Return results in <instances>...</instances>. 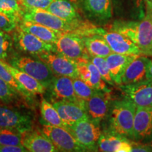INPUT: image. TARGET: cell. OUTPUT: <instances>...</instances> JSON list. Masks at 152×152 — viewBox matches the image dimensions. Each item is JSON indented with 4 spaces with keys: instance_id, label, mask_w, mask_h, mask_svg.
<instances>
[{
    "instance_id": "1",
    "label": "cell",
    "mask_w": 152,
    "mask_h": 152,
    "mask_svg": "<svg viewBox=\"0 0 152 152\" xmlns=\"http://www.w3.org/2000/svg\"><path fill=\"white\" fill-rule=\"evenodd\" d=\"M112 30L130 38L144 56H152V18L147 14L140 22H116Z\"/></svg>"
},
{
    "instance_id": "2",
    "label": "cell",
    "mask_w": 152,
    "mask_h": 152,
    "mask_svg": "<svg viewBox=\"0 0 152 152\" xmlns=\"http://www.w3.org/2000/svg\"><path fill=\"white\" fill-rule=\"evenodd\" d=\"M22 20L43 25L60 33H75L80 35H86L89 30L94 27V26L87 21L83 25L71 23L45 9H40L25 8Z\"/></svg>"
},
{
    "instance_id": "3",
    "label": "cell",
    "mask_w": 152,
    "mask_h": 152,
    "mask_svg": "<svg viewBox=\"0 0 152 152\" xmlns=\"http://www.w3.org/2000/svg\"><path fill=\"white\" fill-rule=\"evenodd\" d=\"M136 109V104L128 98L114 102L110 115L109 131L133 140Z\"/></svg>"
},
{
    "instance_id": "4",
    "label": "cell",
    "mask_w": 152,
    "mask_h": 152,
    "mask_svg": "<svg viewBox=\"0 0 152 152\" xmlns=\"http://www.w3.org/2000/svg\"><path fill=\"white\" fill-rule=\"evenodd\" d=\"M9 64L39 81L47 90L52 85L56 75L46 63L37 57L14 55L9 61Z\"/></svg>"
},
{
    "instance_id": "5",
    "label": "cell",
    "mask_w": 152,
    "mask_h": 152,
    "mask_svg": "<svg viewBox=\"0 0 152 152\" xmlns=\"http://www.w3.org/2000/svg\"><path fill=\"white\" fill-rule=\"evenodd\" d=\"M66 128L72 133L85 151H98V141L102 134L99 123L88 117Z\"/></svg>"
},
{
    "instance_id": "6",
    "label": "cell",
    "mask_w": 152,
    "mask_h": 152,
    "mask_svg": "<svg viewBox=\"0 0 152 152\" xmlns=\"http://www.w3.org/2000/svg\"><path fill=\"white\" fill-rule=\"evenodd\" d=\"M56 52L74 61L90 59L83 36L75 33H63L54 43Z\"/></svg>"
},
{
    "instance_id": "7",
    "label": "cell",
    "mask_w": 152,
    "mask_h": 152,
    "mask_svg": "<svg viewBox=\"0 0 152 152\" xmlns=\"http://www.w3.org/2000/svg\"><path fill=\"white\" fill-rule=\"evenodd\" d=\"M12 37L14 45L20 52L35 56L46 52H56L54 44L45 42L33 34L21 30L18 26L14 30Z\"/></svg>"
},
{
    "instance_id": "8",
    "label": "cell",
    "mask_w": 152,
    "mask_h": 152,
    "mask_svg": "<svg viewBox=\"0 0 152 152\" xmlns=\"http://www.w3.org/2000/svg\"><path fill=\"white\" fill-rule=\"evenodd\" d=\"M41 132L52 141L58 151H85L66 128L45 123L42 125Z\"/></svg>"
},
{
    "instance_id": "9",
    "label": "cell",
    "mask_w": 152,
    "mask_h": 152,
    "mask_svg": "<svg viewBox=\"0 0 152 152\" xmlns=\"http://www.w3.org/2000/svg\"><path fill=\"white\" fill-rule=\"evenodd\" d=\"M46 63L56 75L77 78V62L56 52H49L36 56Z\"/></svg>"
},
{
    "instance_id": "10",
    "label": "cell",
    "mask_w": 152,
    "mask_h": 152,
    "mask_svg": "<svg viewBox=\"0 0 152 152\" xmlns=\"http://www.w3.org/2000/svg\"><path fill=\"white\" fill-rule=\"evenodd\" d=\"M133 140L140 142H152V106H137Z\"/></svg>"
},
{
    "instance_id": "11",
    "label": "cell",
    "mask_w": 152,
    "mask_h": 152,
    "mask_svg": "<svg viewBox=\"0 0 152 152\" xmlns=\"http://www.w3.org/2000/svg\"><path fill=\"white\" fill-rule=\"evenodd\" d=\"M52 104L66 126H69L80 120L89 117L85 105L86 101H52Z\"/></svg>"
},
{
    "instance_id": "12",
    "label": "cell",
    "mask_w": 152,
    "mask_h": 152,
    "mask_svg": "<svg viewBox=\"0 0 152 152\" xmlns=\"http://www.w3.org/2000/svg\"><path fill=\"white\" fill-rule=\"evenodd\" d=\"M33 120L28 114L0 104V128L24 131L32 129Z\"/></svg>"
},
{
    "instance_id": "13",
    "label": "cell",
    "mask_w": 152,
    "mask_h": 152,
    "mask_svg": "<svg viewBox=\"0 0 152 152\" xmlns=\"http://www.w3.org/2000/svg\"><path fill=\"white\" fill-rule=\"evenodd\" d=\"M126 98L132 101L137 106H152V80H146L134 84L121 85Z\"/></svg>"
},
{
    "instance_id": "14",
    "label": "cell",
    "mask_w": 152,
    "mask_h": 152,
    "mask_svg": "<svg viewBox=\"0 0 152 152\" xmlns=\"http://www.w3.org/2000/svg\"><path fill=\"white\" fill-rule=\"evenodd\" d=\"M78 77L94 90L110 92L107 83L104 80L99 72L90 59L77 61Z\"/></svg>"
},
{
    "instance_id": "15",
    "label": "cell",
    "mask_w": 152,
    "mask_h": 152,
    "mask_svg": "<svg viewBox=\"0 0 152 152\" xmlns=\"http://www.w3.org/2000/svg\"><path fill=\"white\" fill-rule=\"evenodd\" d=\"M21 144L31 152H54L58 151L49 139L42 132L33 129L21 132Z\"/></svg>"
},
{
    "instance_id": "16",
    "label": "cell",
    "mask_w": 152,
    "mask_h": 152,
    "mask_svg": "<svg viewBox=\"0 0 152 152\" xmlns=\"http://www.w3.org/2000/svg\"><path fill=\"white\" fill-rule=\"evenodd\" d=\"M99 34L105 38L113 52L121 54L141 55L138 47L127 36L113 30L108 32L102 29Z\"/></svg>"
},
{
    "instance_id": "17",
    "label": "cell",
    "mask_w": 152,
    "mask_h": 152,
    "mask_svg": "<svg viewBox=\"0 0 152 152\" xmlns=\"http://www.w3.org/2000/svg\"><path fill=\"white\" fill-rule=\"evenodd\" d=\"M111 99L110 92L96 90L85 104L89 118L99 123L108 113Z\"/></svg>"
},
{
    "instance_id": "18",
    "label": "cell",
    "mask_w": 152,
    "mask_h": 152,
    "mask_svg": "<svg viewBox=\"0 0 152 152\" xmlns=\"http://www.w3.org/2000/svg\"><path fill=\"white\" fill-rule=\"evenodd\" d=\"M46 10L71 23L83 25L87 22L81 18L78 9L72 0H53Z\"/></svg>"
},
{
    "instance_id": "19",
    "label": "cell",
    "mask_w": 152,
    "mask_h": 152,
    "mask_svg": "<svg viewBox=\"0 0 152 152\" xmlns=\"http://www.w3.org/2000/svg\"><path fill=\"white\" fill-rule=\"evenodd\" d=\"M48 90L51 93V101L82 102L76 96L73 88V79L67 76H55Z\"/></svg>"
},
{
    "instance_id": "20",
    "label": "cell",
    "mask_w": 152,
    "mask_h": 152,
    "mask_svg": "<svg viewBox=\"0 0 152 152\" xmlns=\"http://www.w3.org/2000/svg\"><path fill=\"white\" fill-rule=\"evenodd\" d=\"M151 59L147 56L138 55L125 69L121 85L134 84L147 80V71Z\"/></svg>"
},
{
    "instance_id": "21",
    "label": "cell",
    "mask_w": 152,
    "mask_h": 152,
    "mask_svg": "<svg viewBox=\"0 0 152 152\" xmlns=\"http://www.w3.org/2000/svg\"><path fill=\"white\" fill-rule=\"evenodd\" d=\"M132 144L128 138L109 131L102 132L98 141V151L103 152L132 151Z\"/></svg>"
},
{
    "instance_id": "22",
    "label": "cell",
    "mask_w": 152,
    "mask_h": 152,
    "mask_svg": "<svg viewBox=\"0 0 152 152\" xmlns=\"http://www.w3.org/2000/svg\"><path fill=\"white\" fill-rule=\"evenodd\" d=\"M137 56L138 55L136 54H121L113 52L105 58L115 84L121 85L122 77L125 69L130 62Z\"/></svg>"
},
{
    "instance_id": "23",
    "label": "cell",
    "mask_w": 152,
    "mask_h": 152,
    "mask_svg": "<svg viewBox=\"0 0 152 152\" xmlns=\"http://www.w3.org/2000/svg\"><path fill=\"white\" fill-rule=\"evenodd\" d=\"M85 12L91 18L99 20L111 17V0H81Z\"/></svg>"
},
{
    "instance_id": "24",
    "label": "cell",
    "mask_w": 152,
    "mask_h": 152,
    "mask_svg": "<svg viewBox=\"0 0 152 152\" xmlns=\"http://www.w3.org/2000/svg\"><path fill=\"white\" fill-rule=\"evenodd\" d=\"M18 27L24 31L33 34L45 42L50 44H54L61 34L63 33L46 27L43 25L28 20H22L18 23Z\"/></svg>"
},
{
    "instance_id": "25",
    "label": "cell",
    "mask_w": 152,
    "mask_h": 152,
    "mask_svg": "<svg viewBox=\"0 0 152 152\" xmlns=\"http://www.w3.org/2000/svg\"><path fill=\"white\" fill-rule=\"evenodd\" d=\"M6 66L14 76V78L18 82L19 84L29 94L31 95L45 94L47 89L43 86L42 84H41L39 81H37L32 76L14 66H10V64L7 63H6Z\"/></svg>"
},
{
    "instance_id": "26",
    "label": "cell",
    "mask_w": 152,
    "mask_h": 152,
    "mask_svg": "<svg viewBox=\"0 0 152 152\" xmlns=\"http://www.w3.org/2000/svg\"><path fill=\"white\" fill-rule=\"evenodd\" d=\"M85 47L90 56L106 58L112 52L109 44L103 36L100 34L83 36Z\"/></svg>"
},
{
    "instance_id": "27",
    "label": "cell",
    "mask_w": 152,
    "mask_h": 152,
    "mask_svg": "<svg viewBox=\"0 0 152 152\" xmlns=\"http://www.w3.org/2000/svg\"><path fill=\"white\" fill-rule=\"evenodd\" d=\"M40 113L44 121L48 124L64 128L66 127L54 106L45 99L41 101Z\"/></svg>"
},
{
    "instance_id": "28",
    "label": "cell",
    "mask_w": 152,
    "mask_h": 152,
    "mask_svg": "<svg viewBox=\"0 0 152 152\" xmlns=\"http://www.w3.org/2000/svg\"><path fill=\"white\" fill-rule=\"evenodd\" d=\"M24 9L20 0H0V11L16 18L19 23L22 20Z\"/></svg>"
},
{
    "instance_id": "29",
    "label": "cell",
    "mask_w": 152,
    "mask_h": 152,
    "mask_svg": "<svg viewBox=\"0 0 152 152\" xmlns=\"http://www.w3.org/2000/svg\"><path fill=\"white\" fill-rule=\"evenodd\" d=\"M0 77L7 83L10 86L14 88L17 92H18L23 97L30 98L32 96L27 91L25 90L24 88L18 83V82L14 78L12 74L9 71L6 66V63L4 61L0 60Z\"/></svg>"
},
{
    "instance_id": "30",
    "label": "cell",
    "mask_w": 152,
    "mask_h": 152,
    "mask_svg": "<svg viewBox=\"0 0 152 152\" xmlns=\"http://www.w3.org/2000/svg\"><path fill=\"white\" fill-rule=\"evenodd\" d=\"M18 96H23L0 77V103L7 106L17 103Z\"/></svg>"
},
{
    "instance_id": "31",
    "label": "cell",
    "mask_w": 152,
    "mask_h": 152,
    "mask_svg": "<svg viewBox=\"0 0 152 152\" xmlns=\"http://www.w3.org/2000/svg\"><path fill=\"white\" fill-rule=\"evenodd\" d=\"M0 144L21 146V131L0 128Z\"/></svg>"
},
{
    "instance_id": "32",
    "label": "cell",
    "mask_w": 152,
    "mask_h": 152,
    "mask_svg": "<svg viewBox=\"0 0 152 152\" xmlns=\"http://www.w3.org/2000/svg\"><path fill=\"white\" fill-rule=\"evenodd\" d=\"M73 84L76 96L80 100L87 101L96 91L89 86L87 83H85L79 77L73 79Z\"/></svg>"
},
{
    "instance_id": "33",
    "label": "cell",
    "mask_w": 152,
    "mask_h": 152,
    "mask_svg": "<svg viewBox=\"0 0 152 152\" xmlns=\"http://www.w3.org/2000/svg\"><path fill=\"white\" fill-rule=\"evenodd\" d=\"M90 60L96 66L102 77L107 84L111 85H115L113 79H112L111 73L109 71L105 58L97 56H90Z\"/></svg>"
},
{
    "instance_id": "34",
    "label": "cell",
    "mask_w": 152,
    "mask_h": 152,
    "mask_svg": "<svg viewBox=\"0 0 152 152\" xmlns=\"http://www.w3.org/2000/svg\"><path fill=\"white\" fill-rule=\"evenodd\" d=\"M14 45L13 37L9 33L0 30V60H7Z\"/></svg>"
},
{
    "instance_id": "35",
    "label": "cell",
    "mask_w": 152,
    "mask_h": 152,
    "mask_svg": "<svg viewBox=\"0 0 152 152\" xmlns=\"http://www.w3.org/2000/svg\"><path fill=\"white\" fill-rule=\"evenodd\" d=\"M19 22L16 18L8 16L0 11V30L7 33L14 31L18 26Z\"/></svg>"
},
{
    "instance_id": "36",
    "label": "cell",
    "mask_w": 152,
    "mask_h": 152,
    "mask_svg": "<svg viewBox=\"0 0 152 152\" xmlns=\"http://www.w3.org/2000/svg\"><path fill=\"white\" fill-rule=\"evenodd\" d=\"M26 9H46L51 4L53 0H20Z\"/></svg>"
},
{
    "instance_id": "37",
    "label": "cell",
    "mask_w": 152,
    "mask_h": 152,
    "mask_svg": "<svg viewBox=\"0 0 152 152\" xmlns=\"http://www.w3.org/2000/svg\"><path fill=\"white\" fill-rule=\"evenodd\" d=\"M28 151L23 146L4 145L0 144V152H26Z\"/></svg>"
},
{
    "instance_id": "38",
    "label": "cell",
    "mask_w": 152,
    "mask_h": 152,
    "mask_svg": "<svg viewBox=\"0 0 152 152\" xmlns=\"http://www.w3.org/2000/svg\"><path fill=\"white\" fill-rule=\"evenodd\" d=\"M147 80H152V60H151V61H150L149 68H148Z\"/></svg>"
},
{
    "instance_id": "39",
    "label": "cell",
    "mask_w": 152,
    "mask_h": 152,
    "mask_svg": "<svg viewBox=\"0 0 152 152\" xmlns=\"http://www.w3.org/2000/svg\"><path fill=\"white\" fill-rule=\"evenodd\" d=\"M147 14L152 18V4H147Z\"/></svg>"
},
{
    "instance_id": "40",
    "label": "cell",
    "mask_w": 152,
    "mask_h": 152,
    "mask_svg": "<svg viewBox=\"0 0 152 152\" xmlns=\"http://www.w3.org/2000/svg\"><path fill=\"white\" fill-rule=\"evenodd\" d=\"M147 4H152V0H146Z\"/></svg>"
}]
</instances>
